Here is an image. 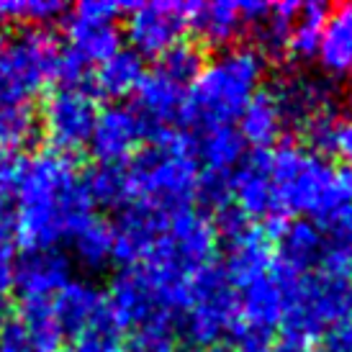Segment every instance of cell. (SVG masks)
<instances>
[{"label": "cell", "instance_id": "1", "mask_svg": "<svg viewBox=\"0 0 352 352\" xmlns=\"http://www.w3.org/2000/svg\"><path fill=\"white\" fill-rule=\"evenodd\" d=\"M0 190L16 204V245L23 252L57 250L96 216L78 157L54 149L0 155Z\"/></svg>", "mask_w": 352, "mask_h": 352}, {"label": "cell", "instance_id": "2", "mask_svg": "<svg viewBox=\"0 0 352 352\" xmlns=\"http://www.w3.org/2000/svg\"><path fill=\"white\" fill-rule=\"evenodd\" d=\"M278 211L288 219L324 221L352 204V170L332 165L329 157L283 142L267 160Z\"/></svg>", "mask_w": 352, "mask_h": 352}, {"label": "cell", "instance_id": "3", "mask_svg": "<svg viewBox=\"0 0 352 352\" xmlns=\"http://www.w3.org/2000/svg\"><path fill=\"white\" fill-rule=\"evenodd\" d=\"M131 201L177 211L198 198L201 165L196 157V134L180 126H155L149 142L126 165Z\"/></svg>", "mask_w": 352, "mask_h": 352}, {"label": "cell", "instance_id": "4", "mask_svg": "<svg viewBox=\"0 0 352 352\" xmlns=\"http://www.w3.org/2000/svg\"><path fill=\"white\" fill-rule=\"evenodd\" d=\"M267 59L252 44H234L206 62L188 90L183 126L193 134L232 126L260 90Z\"/></svg>", "mask_w": 352, "mask_h": 352}, {"label": "cell", "instance_id": "5", "mask_svg": "<svg viewBox=\"0 0 352 352\" xmlns=\"http://www.w3.org/2000/svg\"><path fill=\"white\" fill-rule=\"evenodd\" d=\"M62 44L50 29H23L0 54V108L31 106L57 80Z\"/></svg>", "mask_w": 352, "mask_h": 352}, {"label": "cell", "instance_id": "6", "mask_svg": "<svg viewBox=\"0 0 352 352\" xmlns=\"http://www.w3.org/2000/svg\"><path fill=\"white\" fill-rule=\"evenodd\" d=\"M239 322V296L226 283L221 265L208 267L196 283L193 301L180 316L183 334L193 347L208 350L232 337Z\"/></svg>", "mask_w": 352, "mask_h": 352}, {"label": "cell", "instance_id": "7", "mask_svg": "<svg viewBox=\"0 0 352 352\" xmlns=\"http://www.w3.org/2000/svg\"><path fill=\"white\" fill-rule=\"evenodd\" d=\"M98 96L90 85H57L47 93L39 113L41 134L50 142V149L62 155H75L88 147L96 118H98Z\"/></svg>", "mask_w": 352, "mask_h": 352}, {"label": "cell", "instance_id": "8", "mask_svg": "<svg viewBox=\"0 0 352 352\" xmlns=\"http://www.w3.org/2000/svg\"><path fill=\"white\" fill-rule=\"evenodd\" d=\"M126 13V3L116 0H80L67 13L69 52H75L88 67H98L121 50V31L116 21Z\"/></svg>", "mask_w": 352, "mask_h": 352}, {"label": "cell", "instance_id": "9", "mask_svg": "<svg viewBox=\"0 0 352 352\" xmlns=\"http://www.w3.org/2000/svg\"><path fill=\"white\" fill-rule=\"evenodd\" d=\"M193 3L180 0H152V3H126V39L129 50L139 57H162L173 50L183 34L190 29Z\"/></svg>", "mask_w": 352, "mask_h": 352}, {"label": "cell", "instance_id": "10", "mask_svg": "<svg viewBox=\"0 0 352 352\" xmlns=\"http://www.w3.org/2000/svg\"><path fill=\"white\" fill-rule=\"evenodd\" d=\"M152 124L126 103H108L98 111L93 134L88 139L90 155L98 165H126L149 142Z\"/></svg>", "mask_w": 352, "mask_h": 352}, {"label": "cell", "instance_id": "11", "mask_svg": "<svg viewBox=\"0 0 352 352\" xmlns=\"http://www.w3.org/2000/svg\"><path fill=\"white\" fill-rule=\"evenodd\" d=\"M270 93L280 108L283 124L294 126L298 134L314 121L337 113V88L329 78L288 72L275 80Z\"/></svg>", "mask_w": 352, "mask_h": 352}, {"label": "cell", "instance_id": "12", "mask_svg": "<svg viewBox=\"0 0 352 352\" xmlns=\"http://www.w3.org/2000/svg\"><path fill=\"white\" fill-rule=\"evenodd\" d=\"M72 280V260L62 250H31L13 260L10 288L21 303H50Z\"/></svg>", "mask_w": 352, "mask_h": 352}, {"label": "cell", "instance_id": "13", "mask_svg": "<svg viewBox=\"0 0 352 352\" xmlns=\"http://www.w3.org/2000/svg\"><path fill=\"white\" fill-rule=\"evenodd\" d=\"M173 211H162L157 206L131 201L116 211L113 221V263L121 267H134L149 254V250L157 245V239L167 229Z\"/></svg>", "mask_w": 352, "mask_h": 352}, {"label": "cell", "instance_id": "14", "mask_svg": "<svg viewBox=\"0 0 352 352\" xmlns=\"http://www.w3.org/2000/svg\"><path fill=\"white\" fill-rule=\"evenodd\" d=\"M270 149L267 152H247L245 162L229 175V206H234L239 214L245 216L250 224L263 226L275 216H283L278 211L270 183V170H267Z\"/></svg>", "mask_w": 352, "mask_h": 352}, {"label": "cell", "instance_id": "15", "mask_svg": "<svg viewBox=\"0 0 352 352\" xmlns=\"http://www.w3.org/2000/svg\"><path fill=\"white\" fill-rule=\"evenodd\" d=\"M62 344L50 303H21L13 316L0 319V352H62Z\"/></svg>", "mask_w": 352, "mask_h": 352}, {"label": "cell", "instance_id": "16", "mask_svg": "<svg viewBox=\"0 0 352 352\" xmlns=\"http://www.w3.org/2000/svg\"><path fill=\"white\" fill-rule=\"evenodd\" d=\"M226 254L221 265L226 283L236 294L245 291L247 285L263 280L265 275L273 273L275 265V245L257 224L245 226L239 234L224 239Z\"/></svg>", "mask_w": 352, "mask_h": 352}, {"label": "cell", "instance_id": "17", "mask_svg": "<svg viewBox=\"0 0 352 352\" xmlns=\"http://www.w3.org/2000/svg\"><path fill=\"white\" fill-rule=\"evenodd\" d=\"M275 270L303 275L322 263L327 252V236L311 219H288L275 236Z\"/></svg>", "mask_w": 352, "mask_h": 352}, {"label": "cell", "instance_id": "18", "mask_svg": "<svg viewBox=\"0 0 352 352\" xmlns=\"http://www.w3.org/2000/svg\"><path fill=\"white\" fill-rule=\"evenodd\" d=\"M188 90L190 88L173 80L160 67H152L144 72V78L134 93V98H137L134 108L152 126H175L183 121Z\"/></svg>", "mask_w": 352, "mask_h": 352}, {"label": "cell", "instance_id": "19", "mask_svg": "<svg viewBox=\"0 0 352 352\" xmlns=\"http://www.w3.org/2000/svg\"><path fill=\"white\" fill-rule=\"evenodd\" d=\"M245 29L239 3L214 0V3H193L190 8V31L196 34L198 47L229 50L234 47Z\"/></svg>", "mask_w": 352, "mask_h": 352}, {"label": "cell", "instance_id": "20", "mask_svg": "<svg viewBox=\"0 0 352 352\" xmlns=\"http://www.w3.org/2000/svg\"><path fill=\"white\" fill-rule=\"evenodd\" d=\"M52 316L62 334H78L106 311V294L90 280L72 278L50 301Z\"/></svg>", "mask_w": 352, "mask_h": 352}, {"label": "cell", "instance_id": "21", "mask_svg": "<svg viewBox=\"0 0 352 352\" xmlns=\"http://www.w3.org/2000/svg\"><path fill=\"white\" fill-rule=\"evenodd\" d=\"M316 57L332 80L352 78V0L329 8Z\"/></svg>", "mask_w": 352, "mask_h": 352}, {"label": "cell", "instance_id": "22", "mask_svg": "<svg viewBox=\"0 0 352 352\" xmlns=\"http://www.w3.org/2000/svg\"><path fill=\"white\" fill-rule=\"evenodd\" d=\"M144 72H147V65L137 52L118 50L113 57L93 69L90 90L100 98L111 100V103H121L137 93Z\"/></svg>", "mask_w": 352, "mask_h": 352}, {"label": "cell", "instance_id": "23", "mask_svg": "<svg viewBox=\"0 0 352 352\" xmlns=\"http://www.w3.org/2000/svg\"><path fill=\"white\" fill-rule=\"evenodd\" d=\"M236 121H239V126H236L239 137L245 139L247 147L257 149V152L273 149L285 129L280 108L270 90H257Z\"/></svg>", "mask_w": 352, "mask_h": 352}, {"label": "cell", "instance_id": "24", "mask_svg": "<svg viewBox=\"0 0 352 352\" xmlns=\"http://www.w3.org/2000/svg\"><path fill=\"white\" fill-rule=\"evenodd\" d=\"M196 157L201 173L229 177L245 162L247 144L234 126H219L196 134Z\"/></svg>", "mask_w": 352, "mask_h": 352}, {"label": "cell", "instance_id": "25", "mask_svg": "<svg viewBox=\"0 0 352 352\" xmlns=\"http://www.w3.org/2000/svg\"><path fill=\"white\" fill-rule=\"evenodd\" d=\"M301 3L296 0H283V3H270V10L260 23L252 26V47L265 59H283L285 47H288V36H291V26H294L296 16H298Z\"/></svg>", "mask_w": 352, "mask_h": 352}, {"label": "cell", "instance_id": "26", "mask_svg": "<svg viewBox=\"0 0 352 352\" xmlns=\"http://www.w3.org/2000/svg\"><path fill=\"white\" fill-rule=\"evenodd\" d=\"M327 13H329V6H327V3H316V0L301 3L298 16H296L294 26H291L285 57L296 59V62H309V59L316 57L319 44H322Z\"/></svg>", "mask_w": 352, "mask_h": 352}, {"label": "cell", "instance_id": "27", "mask_svg": "<svg viewBox=\"0 0 352 352\" xmlns=\"http://www.w3.org/2000/svg\"><path fill=\"white\" fill-rule=\"evenodd\" d=\"M72 252L80 265L88 270H103L108 263H113V226L106 219L93 216L69 236Z\"/></svg>", "mask_w": 352, "mask_h": 352}, {"label": "cell", "instance_id": "28", "mask_svg": "<svg viewBox=\"0 0 352 352\" xmlns=\"http://www.w3.org/2000/svg\"><path fill=\"white\" fill-rule=\"evenodd\" d=\"M39 137V113L31 106L0 108V155H26Z\"/></svg>", "mask_w": 352, "mask_h": 352}, {"label": "cell", "instance_id": "29", "mask_svg": "<svg viewBox=\"0 0 352 352\" xmlns=\"http://www.w3.org/2000/svg\"><path fill=\"white\" fill-rule=\"evenodd\" d=\"M85 188L93 206L121 211L131 204V188L124 165H96L85 173Z\"/></svg>", "mask_w": 352, "mask_h": 352}, {"label": "cell", "instance_id": "30", "mask_svg": "<svg viewBox=\"0 0 352 352\" xmlns=\"http://www.w3.org/2000/svg\"><path fill=\"white\" fill-rule=\"evenodd\" d=\"M124 340H126V332L113 322L106 306V311L96 322H90L85 329L72 334L69 352H124Z\"/></svg>", "mask_w": 352, "mask_h": 352}, {"label": "cell", "instance_id": "31", "mask_svg": "<svg viewBox=\"0 0 352 352\" xmlns=\"http://www.w3.org/2000/svg\"><path fill=\"white\" fill-rule=\"evenodd\" d=\"M59 16H65L59 0H0V21L26 23L29 29H47Z\"/></svg>", "mask_w": 352, "mask_h": 352}, {"label": "cell", "instance_id": "32", "mask_svg": "<svg viewBox=\"0 0 352 352\" xmlns=\"http://www.w3.org/2000/svg\"><path fill=\"white\" fill-rule=\"evenodd\" d=\"M206 65V57H204V50L198 47L196 41H177L173 50H167L162 57H157V65L162 72H167L173 80L177 82H183L186 88L193 85V80L201 75V69Z\"/></svg>", "mask_w": 352, "mask_h": 352}, {"label": "cell", "instance_id": "33", "mask_svg": "<svg viewBox=\"0 0 352 352\" xmlns=\"http://www.w3.org/2000/svg\"><path fill=\"white\" fill-rule=\"evenodd\" d=\"M124 352H177L173 324H147L131 329L124 340Z\"/></svg>", "mask_w": 352, "mask_h": 352}, {"label": "cell", "instance_id": "34", "mask_svg": "<svg viewBox=\"0 0 352 352\" xmlns=\"http://www.w3.org/2000/svg\"><path fill=\"white\" fill-rule=\"evenodd\" d=\"M319 337L322 352H352V316L329 324Z\"/></svg>", "mask_w": 352, "mask_h": 352}, {"label": "cell", "instance_id": "35", "mask_svg": "<svg viewBox=\"0 0 352 352\" xmlns=\"http://www.w3.org/2000/svg\"><path fill=\"white\" fill-rule=\"evenodd\" d=\"M329 155H337L347 165V170H352V116L337 121L332 137V152Z\"/></svg>", "mask_w": 352, "mask_h": 352}, {"label": "cell", "instance_id": "36", "mask_svg": "<svg viewBox=\"0 0 352 352\" xmlns=\"http://www.w3.org/2000/svg\"><path fill=\"white\" fill-rule=\"evenodd\" d=\"M0 247H16V204L0 190Z\"/></svg>", "mask_w": 352, "mask_h": 352}, {"label": "cell", "instance_id": "37", "mask_svg": "<svg viewBox=\"0 0 352 352\" xmlns=\"http://www.w3.org/2000/svg\"><path fill=\"white\" fill-rule=\"evenodd\" d=\"M265 352H322V347L314 342V340H303V337L283 334L280 340H273L270 347H267Z\"/></svg>", "mask_w": 352, "mask_h": 352}, {"label": "cell", "instance_id": "38", "mask_svg": "<svg viewBox=\"0 0 352 352\" xmlns=\"http://www.w3.org/2000/svg\"><path fill=\"white\" fill-rule=\"evenodd\" d=\"M6 44H8V36H6V29L0 26V54H3V50H6Z\"/></svg>", "mask_w": 352, "mask_h": 352}, {"label": "cell", "instance_id": "39", "mask_svg": "<svg viewBox=\"0 0 352 352\" xmlns=\"http://www.w3.org/2000/svg\"><path fill=\"white\" fill-rule=\"evenodd\" d=\"M347 106L352 108V82H350V90H347Z\"/></svg>", "mask_w": 352, "mask_h": 352}, {"label": "cell", "instance_id": "40", "mask_svg": "<svg viewBox=\"0 0 352 352\" xmlns=\"http://www.w3.org/2000/svg\"><path fill=\"white\" fill-rule=\"evenodd\" d=\"M0 314H3V311H0Z\"/></svg>", "mask_w": 352, "mask_h": 352}]
</instances>
